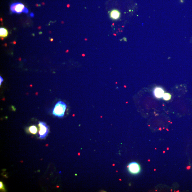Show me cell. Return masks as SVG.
I'll return each mask as SVG.
<instances>
[{
	"label": "cell",
	"instance_id": "cell-1",
	"mask_svg": "<svg viewBox=\"0 0 192 192\" xmlns=\"http://www.w3.org/2000/svg\"><path fill=\"white\" fill-rule=\"evenodd\" d=\"M67 105L62 101H59L54 106L52 110V114L59 117H63L67 108Z\"/></svg>",
	"mask_w": 192,
	"mask_h": 192
},
{
	"label": "cell",
	"instance_id": "cell-2",
	"mask_svg": "<svg viewBox=\"0 0 192 192\" xmlns=\"http://www.w3.org/2000/svg\"><path fill=\"white\" fill-rule=\"evenodd\" d=\"M10 9L13 13L20 14L23 12L26 13L29 12L28 9L25 7L23 4L19 2L14 3L11 5Z\"/></svg>",
	"mask_w": 192,
	"mask_h": 192
},
{
	"label": "cell",
	"instance_id": "cell-3",
	"mask_svg": "<svg viewBox=\"0 0 192 192\" xmlns=\"http://www.w3.org/2000/svg\"><path fill=\"white\" fill-rule=\"evenodd\" d=\"M39 126L40 128L39 132L40 138L41 139H43L49 133V130L48 126L45 123L42 121L39 122Z\"/></svg>",
	"mask_w": 192,
	"mask_h": 192
},
{
	"label": "cell",
	"instance_id": "cell-4",
	"mask_svg": "<svg viewBox=\"0 0 192 192\" xmlns=\"http://www.w3.org/2000/svg\"><path fill=\"white\" fill-rule=\"evenodd\" d=\"M128 170L131 174H137L140 172V168L139 164L135 162L130 163L128 167Z\"/></svg>",
	"mask_w": 192,
	"mask_h": 192
},
{
	"label": "cell",
	"instance_id": "cell-5",
	"mask_svg": "<svg viewBox=\"0 0 192 192\" xmlns=\"http://www.w3.org/2000/svg\"><path fill=\"white\" fill-rule=\"evenodd\" d=\"M164 94V91L162 88L157 87L155 88L154 90V95L157 98H162Z\"/></svg>",
	"mask_w": 192,
	"mask_h": 192
},
{
	"label": "cell",
	"instance_id": "cell-6",
	"mask_svg": "<svg viewBox=\"0 0 192 192\" xmlns=\"http://www.w3.org/2000/svg\"><path fill=\"white\" fill-rule=\"evenodd\" d=\"M110 18L113 20H118L120 18L121 13L117 9H113L110 11Z\"/></svg>",
	"mask_w": 192,
	"mask_h": 192
},
{
	"label": "cell",
	"instance_id": "cell-7",
	"mask_svg": "<svg viewBox=\"0 0 192 192\" xmlns=\"http://www.w3.org/2000/svg\"><path fill=\"white\" fill-rule=\"evenodd\" d=\"M8 31L6 28L3 27L0 28V36L1 38H5L8 35Z\"/></svg>",
	"mask_w": 192,
	"mask_h": 192
},
{
	"label": "cell",
	"instance_id": "cell-8",
	"mask_svg": "<svg viewBox=\"0 0 192 192\" xmlns=\"http://www.w3.org/2000/svg\"><path fill=\"white\" fill-rule=\"evenodd\" d=\"M29 131L31 133L33 134H35L37 133L38 131V129L37 127L35 125H32L29 128Z\"/></svg>",
	"mask_w": 192,
	"mask_h": 192
},
{
	"label": "cell",
	"instance_id": "cell-9",
	"mask_svg": "<svg viewBox=\"0 0 192 192\" xmlns=\"http://www.w3.org/2000/svg\"><path fill=\"white\" fill-rule=\"evenodd\" d=\"M163 99L165 100H170L171 98V95L169 93H166L164 94L163 96Z\"/></svg>",
	"mask_w": 192,
	"mask_h": 192
},
{
	"label": "cell",
	"instance_id": "cell-10",
	"mask_svg": "<svg viewBox=\"0 0 192 192\" xmlns=\"http://www.w3.org/2000/svg\"><path fill=\"white\" fill-rule=\"evenodd\" d=\"M0 189L1 190V189L3 190H5L4 184H3V182H0Z\"/></svg>",
	"mask_w": 192,
	"mask_h": 192
},
{
	"label": "cell",
	"instance_id": "cell-11",
	"mask_svg": "<svg viewBox=\"0 0 192 192\" xmlns=\"http://www.w3.org/2000/svg\"><path fill=\"white\" fill-rule=\"evenodd\" d=\"M3 81V79L2 78V77H1V76H0V85H1V84L2 83Z\"/></svg>",
	"mask_w": 192,
	"mask_h": 192
},
{
	"label": "cell",
	"instance_id": "cell-12",
	"mask_svg": "<svg viewBox=\"0 0 192 192\" xmlns=\"http://www.w3.org/2000/svg\"><path fill=\"white\" fill-rule=\"evenodd\" d=\"M30 15H31V16L32 17H33V16H32V15L33 16V14L32 13H31V14H30Z\"/></svg>",
	"mask_w": 192,
	"mask_h": 192
}]
</instances>
